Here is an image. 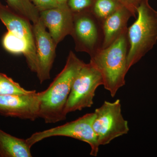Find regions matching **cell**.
Returning a JSON list of instances; mask_svg holds the SVG:
<instances>
[{
  "instance_id": "cell-1",
  "label": "cell",
  "mask_w": 157,
  "mask_h": 157,
  "mask_svg": "<svg viewBox=\"0 0 157 157\" xmlns=\"http://www.w3.org/2000/svg\"><path fill=\"white\" fill-rule=\"evenodd\" d=\"M84 62L72 51L63 70L58 74L48 88L42 91L39 118L46 124L65 120V110L74 78Z\"/></svg>"
},
{
  "instance_id": "cell-2",
  "label": "cell",
  "mask_w": 157,
  "mask_h": 157,
  "mask_svg": "<svg viewBox=\"0 0 157 157\" xmlns=\"http://www.w3.org/2000/svg\"><path fill=\"white\" fill-rule=\"evenodd\" d=\"M127 32L107 48H101L90 56V63L101 73L104 88L114 98L125 85L129 42Z\"/></svg>"
},
{
  "instance_id": "cell-3",
  "label": "cell",
  "mask_w": 157,
  "mask_h": 157,
  "mask_svg": "<svg viewBox=\"0 0 157 157\" xmlns=\"http://www.w3.org/2000/svg\"><path fill=\"white\" fill-rule=\"evenodd\" d=\"M137 17L128 28V70L153 48L157 42V11L143 0L137 9Z\"/></svg>"
},
{
  "instance_id": "cell-4",
  "label": "cell",
  "mask_w": 157,
  "mask_h": 157,
  "mask_svg": "<svg viewBox=\"0 0 157 157\" xmlns=\"http://www.w3.org/2000/svg\"><path fill=\"white\" fill-rule=\"evenodd\" d=\"M95 116L94 112L86 113L76 120L62 125L35 132L27 138V141L32 147L39 141L51 137L63 136L71 137L87 143L90 147V155L93 156H97L100 146L93 128Z\"/></svg>"
},
{
  "instance_id": "cell-5",
  "label": "cell",
  "mask_w": 157,
  "mask_h": 157,
  "mask_svg": "<svg viewBox=\"0 0 157 157\" xmlns=\"http://www.w3.org/2000/svg\"><path fill=\"white\" fill-rule=\"evenodd\" d=\"M93 128L99 146L109 144L112 140L128 133V122L121 112V101H105L95 110Z\"/></svg>"
},
{
  "instance_id": "cell-6",
  "label": "cell",
  "mask_w": 157,
  "mask_h": 157,
  "mask_svg": "<svg viewBox=\"0 0 157 157\" xmlns=\"http://www.w3.org/2000/svg\"><path fill=\"white\" fill-rule=\"evenodd\" d=\"M104 85L99 71L90 63H84L74 78L66 104L65 113L89 108L94 104L97 88Z\"/></svg>"
},
{
  "instance_id": "cell-7",
  "label": "cell",
  "mask_w": 157,
  "mask_h": 157,
  "mask_svg": "<svg viewBox=\"0 0 157 157\" xmlns=\"http://www.w3.org/2000/svg\"><path fill=\"white\" fill-rule=\"evenodd\" d=\"M70 36L76 52H86L91 56L102 48L104 41L102 24L90 11L73 14Z\"/></svg>"
},
{
  "instance_id": "cell-8",
  "label": "cell",
  "mask_w": 157,
  "mask_h": 157,
  "mask_svg": "<svg viewBox=\"0 0 157 157\" xmlns=\"http://www.w3.org/2000/svg\"><path fill=\"white\" fill-rule=\"evenodd\" d=\"M0 20L8 31L22 39L27 45L24 56L31 71L36 73L37 56L33 25L30 21L20 15L8 6L0 2Z\"/></svg>"
},
{
  "instance_id": "cell-9",
  "label": "cell",
  "mask_w": 157,
  "mask_h": 157,
  "mask_svg": "<svg viewBox=\"0 0 157 157\" xmlns=\"http://www.w3.org/2000/svg\"><path fill=\"white\" fill-rule=\"evenodd\" d=\"M42 94L33 90L27 94L0 95V114L35 121L39 118Z\"/></svg>"
},
{
  "instance_id": "cell-10",
  "label": "cell",
  "mask_w": 157,
  "mask_h": 157,
  "mask_svg": "<svg viewBox=\"0 0 157 157\" xmlns=\"http://www.w3.org/2000/svg\"><path fill=\"white\" fill-rule=\"evenodd\" d=\"M37 56V77L42 84L50 78L57 45L40 19L33 24Z\"/></svg>"
},
{
  "instance_id": "cell-11",
  "label": "cell",
  "mask_w": 157,
  "mask_h": 157,
  "mask_svg": "<svg viewBox=\"0 0 157 157\" xmlns=\"http://www.w3.org/2000/svg\"><path fill=\"white\" fill-rule=\"evenodd\" d=\"M40 19L48 29L57 45L68 35H71L73 25V14L67 5L39 12Z\"/></svg>"
},
{
  "instance_id": "cell-12",
  "label": "cell",
  "mask_w": 157,
  "mask_h": 157,
  "mask_svg": "<svg viewBox=\"0 0 157 157\" xmlns=\"http://www.w3.org/2000/svg\"><path fill=\"white\" fill-rule=\"evenodd\" d=\"M132 13L121 5L102 23L104 41L101 48H107L128 30V22Z\"/></svg>"
},
{
  "instance_id": "cell-13",
  "label": "cell",
  "mask_w": 157,
  "mask_h": 157,
  "mask_svg": "<svg viewBox=\"0 0 157 157\" xmlns=\"http://www.w3.org/2000/svg\"><path fill=\"white\" fill-rule=\"evenodd\" d=\"M26 139L14 137L0 129V157H32Z\"/></svg>"
},
{
  "instance_id": "cell-14",
  "label": "cell",
  "mask_w": 157,
  "mask_h": 157,
  "mask_svg": "<svg viewBox=\"0 0 157 157\" xmlns=\"http://www.w3.org/2000/svg\"><path fill=\"white\" fill-rule=\"evenodd\" d=\"M8 6L14 12L23 16L33 23L40 19L39 11L30 0H6Z\"/></svg>"
},
{
  "instance_id": "cell-15",
  "label": "cell",
  "mask_w": 157,
  "mask_h": 157,
  "mask_svg": "<svg viewBox=\"0 0 157 157\" xmlns=\"http://www.w3.org/2000/svg\"><path fill=\"white\" fill-rule=\"evenodd\" d=\"M121 5L118 0H94L90 11L102 24Z\"/></svg>"
},
{
  "instance_id": "cell-16",
  "label": "cell",
  "mask_w": 157,
  "mask_h": 157,
  "mask_svg": "<svg viewBox=\"0 0 157 157\" xmlns=\"http://www.w3.org/2000/svg\"><path fill=\"white\" fill-rule=\"evenodd\" d=\"M2 43L4 48L13 54L24 55L27 49V45L22 39L8 31L3 36Z\"/></svg>"
},
{
  "instance_id": "cell-17",
  "label": "cell",
  "mask_w": 157,
  "mask_h": 157,
  "mask_svg": "<svg viewBox=\"0 0 157 157\" xmlns=\"http://www.w3.org/2000/svg\"><path fill=\"white\" fill-rule=\"evenodd\" d=\"M32 91L23 88L12 78L0 73V95L27 94Z\"/></svg>"
},
{
  "instance_id": "cell-18",
  "label": "cell",
  "mask_w": 157,
  "mask_h": 157,
  "mask_svg": "<svg viewBox=\"0 0 157 157\" xmlns=\"http://www.w3.org/2000/svg\"><path fill=\"white\" fill-rule=\"evenodd\" d=\"M94 0H67V5L73 14L90 11Z\"/></svg>"
},
{
  "instance_id": "cell-19",
  "label": "cell",
  "mask_w": 157,
  "mask_h": 157,
  "mask_svg": "<svg viewBox=\"0 0 157 157\" xmlns=\"http://www.w3.org/2000/svg\"><path fill=\"white\" fill-rule=\"evenodd\" d=\"M39 12L59 6L56 0H30Z\"/></svg>"
},
{
  "instance_id": "cell-20",
  "label": "cell",
  "mask_w": 157,
  "mask_h": 157,
  "mask_svg": "<svg viewBox=\"0 0 157 157\" xmlns=\"http://www.w3.org/2000/svg\"><path fill=\"white\" fill-rule=\"evenodd\" d=\"M124 7L127 8L132 13L133 17H136L137 9L143 0H118Z\"/></svg>"
},
{
  "instance_id": "cell-21",
  "label": "cell",
  "mask_w": 157,
  "mask_h": 157,
  "mask_svg": "<svg viewBox=\"0 0 157 157\" xmlns=\"http://www.w3.org/2000/svg\"><path fill=\"white\" fill-rule=\"evenodd\" d=\"M58 2L59 5H67V0H56Z\"/></svg>"
}]
</instances>
